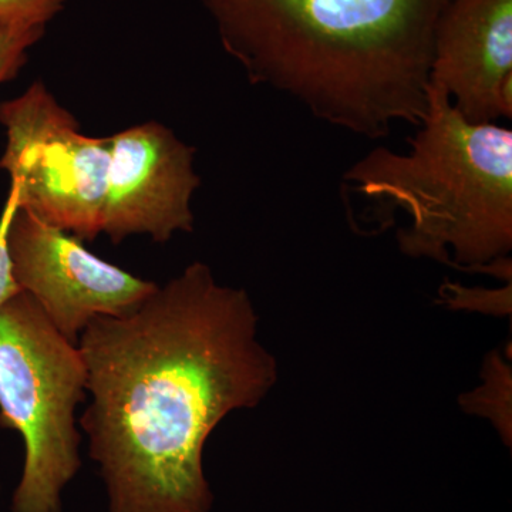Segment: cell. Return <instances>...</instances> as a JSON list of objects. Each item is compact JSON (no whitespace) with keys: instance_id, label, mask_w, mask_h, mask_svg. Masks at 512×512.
Returning <instances> with one entry per match:
<instances>
[{"instance_id":"obj_11","label":"cell","mask_w":512,"mask_h":512,"mask_svg":"<svg viewBox=\"0 0 512 512\" xmlns=\"http://www.w3.org/2000/svg\"><path fill=\"white\" fill-rule=\"evenodd\" d=\"M19 208V191L16 184L10 183L8 197L0 214V306L10 298L22 292L15 276H13L12 261L8 247V232L10 222Z\"/></svg>"},{"instance_id":"obj_4","label":"cell","mask_w":512,"mask_h":512,"mask_svg":"<svg viewBox=\"0 0 512 512\" xmlns=\"http://www.w3.org/2000/svg\"><path fill=\"white\" fill-rule=\"evenodd\" d=\"M79 346L28 292L0 306V426L20 433L25 466L13 512H63L62 494L82 467L76 410L87 399Z\"/></svg>"},{"instance_id":"obj_1","label":"cell","mask_w":512,"mask_h":512,"mask_svg":"<svg viewBox=\"0 0 512 512\" xmlns=\"http://www.w3.org/2000/svg\"><path fill=\"white\" fill-rule=\"evenodd\" d=\"M77 346L90 396L79 424L107 512H211L208 437L278 379L248 293L192 262L134 311L94 318Z\"/></svg>"},{"instance_id":"obj_10","label":"cell","mask_w":512,"mask_h":512,"mask_svg":"<svg viewBox=\"0 0 512 512\" xmlns=\"http://www.w3.org/2000/svg\"><path fill=\"white\" fill-rule=\"evenodd\" d=\"M69 0H0V23L13 26H45Z\"/></svg>"},{"instance_id":"obj_2","label":"cell","mask_w":512,"mask_h":512,"mask_svg":"<svg viewBox=\"0 0 512 512\" xmlns=\"http://www.w3.org/2000/svg\"><path fill=\"white\" fill-rule=\"evenodd\" d=\"M249 82L380 140L419 127L434 32L453 0H200Z\"/></svg>"},{"instance_id":"obj_8","label":"cell","mask_w":512,"mask_h":512,"mask_svg":"<svg viewBox=\"0 0 512 512\" xmlns=\"http://www.w3.org/2000/svg\"><path fill=\"white\" fill-rule=\"evenodd\" d=\"M473 124L512 117V0H453L434 32L430 82Z\"/></svg>"},{"instance_id":"obj_6","label":"cell","mask_w":512,"mask_h":512,"mask_svg":"<svg viewBox=\"0 0 512 512\" xmlns=\"http://www.w3.org/2000/svg\"><path fill=\"white\" fill-rule=\"evenodd\" d=\"M8 247L20 289L73 345L94 318L127 315L158 286L109 264L25 208L10 222Z\"/></svg>"},{"instance_id":"obj_5","label":"cell","mask_w":512,"mask_h":512,"mask_svg":"<svg viewBox=\"0 0 512 512\" xmlns=\"http://www.w3.org/2000/svg\"><path fill=\"white\" fill-rule=\"evenodd\" d=\"M0 124L8 136L0 170L18 187L19 207L80 241L99 237L109 137L83 134L79 121L40 80L22 96L0 103Z\"/></svg>"},{"instance_id":"obj_9","label":"cell","mask_w":512,"mask_h":512,"mask_svg":"<svg viewBox=\"0 0 512 512\" xmlns=\"http://www.w3.org/2000/svg\"><path fill=\"white\" fill-rule=\"evenodd\" d=\"M45 26L0 23V84L16 79L28 62V53L45 36Z\"/></svg>"},{"instance_id":"obj_3","label":"cell","mask_w":512,"mask_h":512,"mask_svg":"<svg viewBox=\"0 0 512 512\" xmlns=\"http://www.w3.org/2000/svg\"><path fill=\"white\" fill-rule=\"evenodd\" d=\"M409 153L370 151L343 181L357 194L404 211L397 234L414 258L503 272L512 249V130L464 119L440 87H427L426 116Z\"/></svg>"},{"instance_id":"obj_7","label":"cell","mask_w":512,"mask_h":512,"mask_svg":"<svg viewBox=\"0 0 512 512\" xmlns=\"http://www.w3.org/2000/svg\"><path fill=\"white\" fill-rule=\"evenodd\" d=\"M109 148L101 234L117 245L131 235L167 242L194 229L191 200L201 185L194 147L147 121L110 136Z\"/></svg>"}]
</instances>
